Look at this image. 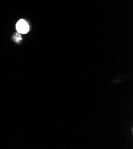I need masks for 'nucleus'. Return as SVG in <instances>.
Returning a JSON list of instances; mask_svg holds the SVG:
<instances>
[{
    "mask_svg": "<svg viewBox=\"0 0 133 149\" xmlns=\"http://www.w3.org/2000/svg\"><path fill=\"white\" fill-rule=\"evenodd\" d=\"M17 31L21 34H26L29 31V24L23 19L18 21L16 26Z\"/></svg>",
    "mask_w": 133,
    "mask_h": 149,
    "instance_id": "1",
    "label": "nucleus"
},
{
    "mask_svg": "<svg viewBox=\"0 0 133 149\" xmlns=\"http://www.w3.org/2000/svg\"><path fill=\"white\" fill-rule=\"evenodd\" d=\"M14 40H15L16 42H19L22 40V38L19 35L16 34L14 36Z\"/></svg>",
    "mask_w": 133,
    "mask_h": 149,
    "instance_id": "2",
    "label": "nucleus"
}]
</instances>
